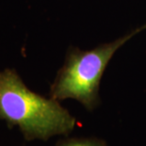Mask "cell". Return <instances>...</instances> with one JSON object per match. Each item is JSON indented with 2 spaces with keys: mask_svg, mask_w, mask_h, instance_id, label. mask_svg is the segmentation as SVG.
Returning a JSON list of instances; mask_svg holds the SVG:
<instances>
[{
  "mask_svg": "<svg viewBox=\"0 0 146 146\" xmlns=\"http://www.w3.org/2000/svg\"><path fill=\"white\" fill-rule=\"evenodd\" d=\"M0 120L18 127L27 141L67 137L76 120L60 101L44 97L27 87L14 69L0 72Z\"/></svg>",
  "mask_w": 146,
  "mask_h": 146,
  "instance_id": "6da1fadb",
  "label": "cell"
},
{
  "mask_svg": "<svg viewBox=\"0 0 146 146\" xmlns=\"http://www.w3.org/2000/svg\"><path fill=\"white\" fill-rule=\"evenodd\" d=\"M146 29V24L133 29L111 42L92 50L71 46L62 67L50 86V97L58 101L74 99L87 110L94 111L101 104L99 89L104 72L113 55L137 34Z\"/></svg>",
  "mask_w": 146,
  "mask_h": 146,
  "instance_id": "7a4b0ae2",
  "label": "cell"
},
{
  "mask_svg": "<svg viewBox=\"0 0 146 146\" xmlns=\"http://www.w3.org/2000/svg\"><path fill=\"white\" fill-rule=\"evenodd\" d=\"M55 146H108L103 139L90 137V138H65L60 139Z\"/></svg>",
  "mask_w": 146,
  "mask_h": 146,
  "instance_id": "3957f363",
  "label": "cell"
}]
</instances>
